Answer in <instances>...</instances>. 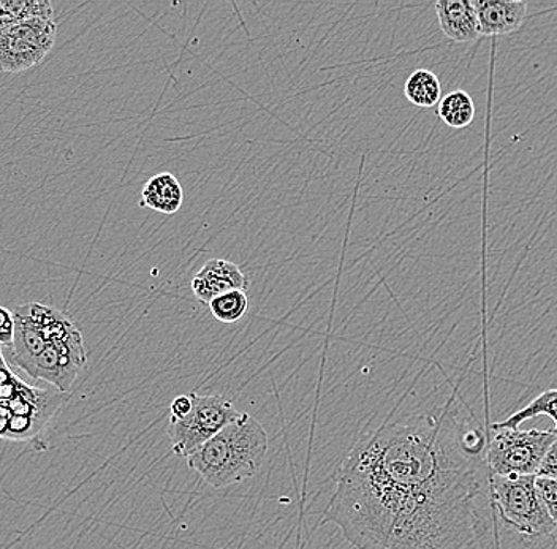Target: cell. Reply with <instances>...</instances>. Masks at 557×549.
Returning a JSON list of instances; mask_svg holds the SVG:
<instances>
[{
  "mask_svg": "<svg viewBox=\"0 0 557 549\" xmlns=\"http://www.w3.org/2000/svg\"><path fill=\"white\" fill-rule=\"evenodd\" d=\"M58 36L54 20L33 18L0 33V72L21 73L40 64Z\"/></svg>",
  "mask_w": 557,
  "mask_h": 549,
  "instance_id": "obj_7",
  "label": "cell"
},
{
  "mask_svg": "<svg viewBox=\"0 0 557 549\" xmlns=\"http://www.w3.org/2000/svg\"><path fill=\"white\" fill-rule=\"evenodd\" d=\"M184 190L172 173L152 176L143 189V204L166 215L176 214L183 207Z\"/></svg>",
  "mask_w": 557,
  "mask_h": 549,
  "instance_id": "obj_12",
  "label": "cell"
},
{
  "mask_svg": "<svg viewBox=\"0 0 557 549\" xmlns=\"http://www.w3.org/2000/svg\"><path fill=\"white\" fill-rule=\"evenodd\" d=\"M87 352L82 332L51 342L24 373L34 380H45L59 392H69L85 370Z\"/></svg>",
  "mask_w": 557,
  "mask_h": 549,
  "instance_id": "obj_8",
  "label": "cell"
},
{
  "mask_svg": "<svg viewBox=\"0 0 557 549\" xmlns=\"http://www.w3.org/2000/svg\"><path fill=\"white\" fill-rule=\"evenodd\" d=\"M52 16L54 7L50 0H0V33L23 21Z\"/></svg>",
  "mask_w": 557,
  "mask_h": 549,
  "instance_id": "obj_13",
  "label": "cell"
},
{
  "mask_svg": "<svg viewBox=\"0 0 557 549\" xmlns=\"http://www.w3.org/2000/svg\"><path fill=\"white\" fill-rule=\"evenodd\" d=\"M486 445V464L491 477L537 475L540 464L557 439L553 429H510L494 423Z\"/></svg>",
  "mask_w": 557,
  "mask_h": 549,
  "instance_id": "obj_3",
  "label": "cell"
},
{
  "mask_svg": "<svg viewBox=\"0 0 557 549\" xmlns=\"http://www.w3.org/2000/svg\"><path fill=\"white\" fill-rule=\"evenodd\" d=\"M480 37L507 36L528 18V2L521 0H472Z\"/></svg>",
  "mask_w": 557,
  "mask_h": 549,
  "instance_id": "obj_10",
  "label": "cell"
},
{
  "mask_svg": "<svg viewBox=\"0 0 557 549\" xmlns=\"http://www.w3.org/2000/svg\"><path fill=\"white\" fill-rule=\"evenodd\" d=\"M190 412L183 419H170L166 427L172 451L181 458L189 457L191 451L207 444L243 415L225 396L198 392H190Z\"/></svg>",
  "mask_w": 557,
  "mask_h": 549,
  "instance_id": "obj_5",
  "label": "cell"
},
{
  "mask_svg": "<svg viewBox=\"0 0 557 549\" xmlns=\"http://www.w3.org/2000/svg\"><path fill=\"white\" fill-rule=\"evenodd\" d=\"M64 402L62 392L40 390L24 382L15 396L0 399V437L29 440L44 433Z\"/></svg>",
  "mask_w": 557,
  "mask_h": 549,
  "instance_id": "obj_6",
  "label": "cell"
},
{
  "mask_svg": "<svg viewBox=\"0 0 557 549\" xmlns=\"http://www.w3.org/2000/svg\"><path fill=\"white\" fill-rule=\"evenodd\" d=\"M537 491L543 506L557 526V479L537 477Z\"/></svg>",
  "mask_w": 557,
  "mask_h": 549,
  "instance_id": "obj_18",
  "label": "cell"
},
{
  "mask_svg": "<svg viewBox=\"0 0 557 549\" xmlns=\"http://www.w3.org/2000/svg\"><path fill=\"white\" fill-rule=\"evenodd\" d=\"M208 305L219 322L236 323L246 315L247 309H249V298L244 290H232L219 295Z\"/></svg>",
  "mask_w": 557,
  "mask_h": 549,
  "instance_id": "obj_17",
  "label": "cell"
},
{
  "mask_svg": "<svg viewBox=\"0 0 557 549\" xmlns=\"http://www.w3.org/2000/svg\"><path fill=\"white\" fill-rule=\"evenodd\" d=\"M13 337H15V315L13 311L0 305V347L12 349Z\"/></svg>",
  "mask_w": 557,
  "mask_h": 549,
  "instance_id": "obj_19",
  "label": "cell"
},
{
  "mask_svg": "<svg viewBox=\"0 0 557 549\" xmlns=\"http://www.w3.org/2000/svg\"><path fill=\"white\" fill-rule=\"evenodd\" d=\"M404 93L412 105L433 108L442 100L441 79L428 68H418L407 78Z\"/></svg>",
  "mask_w": 557,
  "mask_h": 549,
  "instance_id": "obj_14",
  "label": "cell"
},
{
  "mask_svg": "<svg viewBox=\"0 0 557 549\" xmlns=\"http://www.w3.org/2000/svg\"><path fill=\"white\" fill-rule=\"evenodd\" d=\"M537 477L557 479V439L546 451L545 458L540 464Z\"/></svg>",
  "mask_w": 557,
  "mask_h": 549,
  "instance_id": "obj_20",
  "label": "cell"
},
{
  "mask_svg": "<svg viewBox=\"0 0 557 549\" xmlns=\"http://www.w3.org/2000/svg\"><path fill=\"white\" fill-rule=\"evenodd\" d=\"M442 33L458 43H468L480 37L479 20L470 0H438L435 3Z\"/></svg>",
  "mask_w": 557,
  "mask_h": 549,
  "instance_id": "obj_11",
  "label": "cell"
},
{
  "mask_svg": "<svg viewBox=\"0 0 557 549\" xmlns=\"http://www.w3.org/2000/svg\"><path fill=\"white\" fill-rule=\"evenodd\" d=\"M490 488L500 520L511 529L531 537L555 532L556 523L539 496L537 475L491 477Z\"/></svg>",
  "mask_w": 557,
  "mask_h": 549,
  "instance_id": "obj_4",
  "label": "cell"
},
{
  "mask_svg": "<svg viewBox=\"0 0 557 549\" xmlns=\"http://www.w3.org/2000/svg\"><path fill=\"white\" fill-rule=\"evenodd\" d=\"M458 399L455 390L441 409L383 423L355 445L323 523L357 549H482L486 433Z\"/></svg>",
  "mask_w": 557,
  "mask_h": 549,
  "instance_id": "obj_1",
  "label": "cell"
},
{
  "mask_svg": "<svg viewBox=\"0 0 557 549\" xmlns=\"http://www.w3.org/2000/svg\"><path fill=\"white\" fill-rule=\"evenodd\" d=\"M438 117L448 127L466 128L475 120V103L469 92L462 89L453 90L438 103Z\"/></svg>",
  "mask_w": 557,
  "mask_h": 549,
  "instance_id": "obj_15",
  "label": "cell"
},
{
  "mask_svg": "<svg viewBox=\"0 0 557 549\" xmlns=\"http://www.w3.org/2000/svg\"><path fill=\"white\" fill-rule=\"evenodd\" d=\"M249 288V279L243 273L242 267L228 260L212 259L195 274L191 279V291L198 301L209 304L219 295L232 290Z\"/></svg>",
  "mask_w": 557,
  "mask_h": 549,
  "instance_id": "obj_9",
  "label": "cell"
},
{
  "mask_svg": "<svg viewBox=\"0 0 557 549\" xmlns=\"http://www.w3.org/2000/svg\"><path fill=\"white\" fill-rule=\"evenodd\" d=\"M268 454V434L259 420L243 413L186 458L211 488L222 489L252 478Z\"/></svg>",
  "mask_w": 557,
  "mask_h": 549,
  "instance_id": "obj_2",
  "label": "cell"
},
{
  "mask_svg": "<svg viewBox=\"0 0 557 549\" xmlns=\"http://www.w3.org/2000/svg\"><path fill=\"white\" fill-rule=\"evenodd\" d=\"M542 415L548 416V419L555 422L556 427L553 429V433L557 436V390L543 391L531 404L518 410L513 415L508 416L504 422L496 423V425L518 429L528 420L537 419V416Z\"/></svg>",
  "mask_w": 557,
  "mask_h": 549,
  "instance_id": "obj_16",
  "label": "cell"
}]
</instances>
